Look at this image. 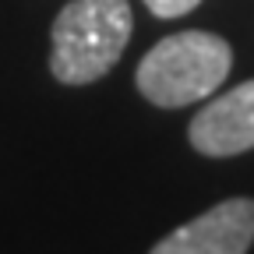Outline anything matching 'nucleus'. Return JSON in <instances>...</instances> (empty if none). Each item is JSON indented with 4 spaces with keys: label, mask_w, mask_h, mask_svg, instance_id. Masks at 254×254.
<instances>
[{
    "label": "nucleus",
    "mask_w": 254,
    "mask_h": 254,
    "mask_svg": "<svg viewBox=\"0 0 254 254\" xmlns=\"http://www.w3.org/2000/svg\"><path fill=\"white\" fill-rule=\"evenodd\" d=\"M190 145L201 155L226 159L254 148V81H244L212 99L187 131Z\"/></svg>",
    "instance_id": "obj_4"
},
{
    "label": "nucleus",
    "mask_w": 254,
    "mask_h": 254,
    "mask_svg": "<svg viewBox=\"0 0 254 254\" xmlns=\"http://www.w3.org/2000/svg\"><path fill=\"white\" fill-rule=\"evenodd\" d=\"M201 0H145V7L155 14V18H180L187 14L190 7H198Z\"/></svg>",
    "instance_id": "obj_5"
},
{
    "label": "nucleus",
    "mask_w": 254,
    "mask_h": 254,
    "mask_svg": "<svg viewBox=\"0 0 254 254\" xmlns=\"http://www.w3.org/2000/svg\"><path fill=\"white\" fill-rule=\"evenodd\" d=\"M254 244V201L226 198L166 233L148 254H247Z\"/></svg>",
    "instance_id": "obj_3"
},
{
    "label": "nucleus",
    "mask_w": 254,
    "mask_h": 254,
    "mask_svg": "<svg viewBox=\"0 0 254 254\" xmlns=\"http://www.w3.org/2000/svg\"><path fill=\"white\" fill-rule=\"evenodd\" d=\"M127 0H71L53 21L50 71L64 85H88L103 78L131 39Z\"/></svg>",
    "instance_id": "obj_1"
},
{
    "label": "nucleus",
    "mask_w": 254,
    "mask_h": 254,
    "mask_svg": "<svg viewBox=\"0 0 254 254\" xmlns=\"http://www.w3.org/2000/svg\"><path fill=\"white\" fill-rule=\"evenodd\" d=\"M233 67V50L212 32H177L155 43L138 64V88L148 103L177 110L205 99L226 81Z\"/></svg>",
    "instance_id": "obj_2"
}]
</instances>
